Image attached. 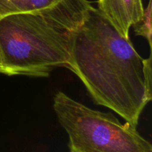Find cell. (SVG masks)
<instances>
[{"instance_id":"7","label":"cell","mask_w":152,"mask_h":152,"mask_svg":"<svg viewBox=\"0 0 152 152\" xmlns=\"http://www.w3.org/2000/svg\"><path fill=\"white\" fill-rule=\"evenodd\" d=\"M1 60H0V74H1Z\"/></svg>"},{"instance_id":"1","label":"cell","mask_w":152,"mask_h":152,"mask_svg":"<svg viewBox=\"0 0 152 152\" xmlns=\"http://www.w3.org/2000/svg\"><path fill=\"white\" fill-rule=\"evenodd\" d=\"M94 101L137 127L151 99V57L142 59L93 6L74 33L66 67Z\"/></svg>"},{"instance_id":"2","label":"cell","mask_w":152,"mask_h":152,"mask_svg":"<svg viewBox=\"0 0 152 152\" xmlns=\"http://www.w3.org/2000/svg\"><path fill=\"white\" fill-rule=\"evenodd\" d=\"M91 6L88 0H61L0 18L1 74L47 77L56 68H66L74 33Z\"/></svg>"},{"instance_id":"5","label":"cell","mask_w":152,"mask_h":152,"mask_svg":"<svg viewBox=\"0 0 152 152\" xmlns=\"http://www.w3.org/2000/svg\"><path fill=\"white\" fill-rule=\"evenodd\" d=\"M61 0H0V18L48 8Z\"/></svg>"},{"instance_id":"3","label":"cell","mask_w":152,"mask_h":152,"mask_svg":"<svg viewBox=\"0 0 152 152\" xmlns=\"http://www.w3.org/2000/svg\"><path fill=\"white\" fill-rule=\"evenodd\" d=\"M53 109L68 136L69 152H152L137 127L111 113L91 109L62 91L53 97Z\"/></svg>"},{"instance_id":"6","label":"cell","mask_w":152,"mask_h":152,"mask_svg":"<svg viewBox=\"0 0 152 152\" xmlns=\"http://www.w3.org/2000/svg\"><path fill=\"white\" fill-rule=\"evenodd\" d=\"M151 0H149L148 6L144 9L142 19L133 25L135 34L146 39L150 48H151Z\"/></svg>"},{"instance_id":"4","label":"cell","mask_w":152,"mask_h":152,"mask_svg":"<svg viewBox=\"0 0 152 152\" xmlns=\"http://www.w3.org/2000/svg\"><path fill=\"white\" fill-rule=\"evenodd\" d=\"M97 10L120 35L130 39V28L144 13L142 0H97Z\"/></svg>"}]
</instances>
